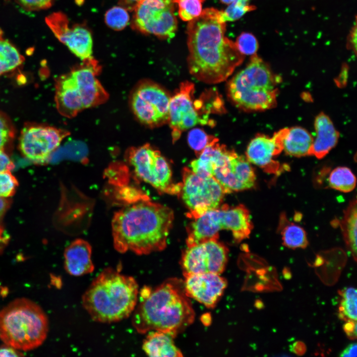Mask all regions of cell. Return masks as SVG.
<instances>
[{
    "instance_id": "6da1fadb",
    "label": "cell",
    "mask_w": 357,
    "mask_h": 357,
    "mask_svg": "<svg viewBox=\"0 0 357 357\" xmlns=\"http://www.w3.org/2000/svg\"><path fill=\"white\" fill-rule=\"evenodd\" d=\"M225 32L221 11L214 8L202 10L187 24V65L198 80L207 84L223 82L243 61V55Z\"/></svg>"
},
{
    "instance_id": "7a4b0ae2",
    "label": "cell",
    "mask_w": 357,
    "mask_h": 357,
    "mask_svg": "<svg viewBox=\"0 0 357 357\" xmlns=\"http://www.w3.org/2000/svg\"><path fill=\"white\" fill-rule=\"evenodd\" d=\"M174 215L169 207L150 198L127 205L112 220L114 246L120 253L146 255L164 249Z\"/></svg>"
},
{
    "instance_id": "3957f363",
    "label": "cell",
    "mask_w": 357,
    "mask_h": 357,
    "mask_svg": "<svg viewBox=\"0 0 357 357\" xmlns=\"http://www.w3.org/2000/svg\"><path fill=\"white\" fill-rule=\"evenodd\" d=\"M131 314L132 325L138 333L160 331L175 337L195 318L183 281L177 278L168 279L154 288L144 287Z\"/></svg>"
},
{
    "instance_id": "277c9868",
    "label": "cell",
    "mask_w": 357,
    "mask_h": 357,
    "mask_svg": "<svg viewBox=\"0 0 357 357\" xmlns=\"http://www.w3.org/2000/svg\"><path fill=\"white\" fill-rule=\"evenodd\" d=\"M139 292L134 278L108 268L93 280L85 292L82 305L93 320L116 322L131 315Z\"/></svg>"
},
{
    "instance_id": "5b68a950",
    "label": "cell",
    "mask_w": 357,
    "mask_h": 357,
    "mask_svg": "<svg viewBox=\"0 0 357 357\" xmlns=\"http://www.w3.org/2000/svg\"><path fill=\"white\" fill-rule=\"evenodd\" d=\"M56 80L55 102L60 114L72 118L105 102L108 94L97 77L100 67L92 57Z\"/></svg>"
},
{
    "instance_id": "8992f818",
    "label": "cell",
    "mask_w": 357,
    "mask_h": 357,
    "mask_svg": "<svg viewBox=\"0 0 357 357\" xmlns=\"http://www.w3.org/2000/svg\"><path fill=\"white\" fill-rule=\"evenodd\" d=\"M48 326L42 308L27 298L16 299L0 310V339L17 350L39 347L47 337Z\"/></svg>"
},
{
    "instance_id": "52a82bcc",
    "label": "cell",
    "mask_w": 357,
    "mask_h": 357,
    "mask_svg": "<svg viewBox=\"0 0 357 357\" xmlns=\"http://www.w3.org/2000/svg\"><path fill=\"white\" fill-rule=\"evenodd\" d=\"M276 79L268 65L256 54L229 82L228 95L238 107L262 111L276 104Z\"/></svg>"
},
{
    "instance_id": "ba28073f",
    "label": "cell",
    "mask_w": 357,
    "mask_h": 357,
    "mask_svg": "<svg viewBox=\"0 0 357 357\" xmlns=\"http://www.w3.org/2000/svg\"><path fill=\"white\" fill-rule=\"evenodd\" d=\"M253 228L250 212L245 206L224 204L193 219L186 228V245L218 238L222 230L231 231L235 241L239 242L249 238Z\"/></svg>"
},
{
    "instance_id": "9c48e42d",
    "label": "cell",
    "mask_w": 357,
    "mask_h": 357,
    "mask_svg": "<svg viewBox=\"0 0 357 357\" xmlns=\"http://www.w3.org/2000/svg\"><path fill=\"white\" fill-rule=\"evenodd\" d=\"M126 160L139 179L160 192L179 194L181 183L173 181L169 163L160 151L150 144L130 148L127 152Z\"/></svg>"
},
{
    "instance_id": "30bf717a",
    "label": "cell",
    "mask_w": 357,
    "mask_h": 357,
    "mask_svg": "<svg viewBox=\"0 0 357 357\" xmlns=\"http://www.w3.org/2000/svg\"><path fill=\"white\" fill-rule=\"evenodd\" d=\"M179 194L189 210L186 216L192 219L221 205L226 192L212 177H202L184 168Z\"/></svg>"
},
{
    "instance_id": "8fae6325",
    "label": "cell",
    "mask_w": 357,
    "mask_h": 357,
    "mask_svg": "<svg viewBox=\"0 0 357 357\" xmlns=\"http://www.w3.org/2000/svg\"><path fill=\"white\" fill-rule=\"evenodd\" d=\"M173 0H140L134 6L132 25L144 34L171 38L177 29Z\"/></svg>"
},
{
    "instance_id": "7c38bea8",
    "label": "cell",
    "mask_w": 357,
    "mask_h": 357,
    "mask_svg": "<svg viewBox=\"0 0 357 357\" xmlns=\"http://www.w3.org/2000/svg\"><path fill=\"white\" fill-rule=\"evenodd\" d=\"M194 89L193 83L185 81L171 97L168 122L174 142L179 138L183 131L197 124L214 125V121L204 114L199 99H194Z\"/></svg>"
},
{
    "instance_id": "4fadbf2b",
    "label": "cell",
    "mask_w": 357,
    "mask_h": 357,
    "mask_svg": "<svg viewBox=\"0 0 357 357\" xmlns=\"http://www.w3.org/2000/svg\"><path fill=\"white\" fill-rule=\"evenodd\" d=\"M171 97L162 87L149 81L139 83L130 100L132 110L139 120L149 127H157L169 121Z\"/></svg>"
},
{
    "instance_id": "5bb4252c",
    "label": "cell",
    "mask_w": 357,
    "mask_h": 357,
    "mask_svg": "<svg viewBox=\"0 0 357 357\" xmlns=\"http://www.w3.org/2000/svg\"><path fill=\"white\" fill-rule=\"evenodd\" d=\"M68 135L63 129L48 125L26 123L19 138V148L23 156L36 164H44Z\"/></svg>"
},
{
    "instance_id": "9a60e30c",
    "label": "cell",
    "mask_w": 357,
    "mask_h": 357,
    "mask_svg": "<svg viewBox=\"0 0 357 357\" xmlns=\"http://www.w3.org/2000/svg\"><path fill=\"white\" fill-rule=\"evenodd\" d=\"M229 249L218 238H211L187 246L180 264L183 275L199 273L220 274L228 260Z\"/></svg>"
},
{
    "instance_id": "2e32d148",
    "label": "cell",
    "mask_w": 357,
    "mask_h": 357,
    "mask_svg": "<svg viewBox=\"0 0 357 357\" xmlns=\"http://www.w3.org/2000/svg\"><path fill=\"white\" fill-rule=\"evenodd\" d=\"M212 177L222 186L226 193L250 189L255 186L256 180L251 163L246 157L234 150H231L216 166Z\"/></svg>"
},
{
    "instance_id": "e0dca14e",
    "label": "cell",
    "mask_w": 357,
    "mask_h": 357,
    "mask_svg": "<svg viewBox=\"0 0 357 357\" xmlns=\"http://www.w3.org/2000/svg\"><path fill=\"white\" fill-rule=\"evenodd\" d=\"M46 22L55 36L75 56L83 60L92 57L93 40L87 28L79 24L69 26L66 16L60 12L47 16Z\"/></svg>"
},
{
    "instance_id": "ac0fdd59",
    "label": "cell",
    "mask_w": 357,
    "mask_h": 357,
    "mask_svg": "<svg viewBox=\"0 0 357 357\" xmlns=\"http://www.w3.org/2000/svg\"><path fill=\"white\" fill-rule=\"evenodd\" d=\"M287 130L288 128H283L271 137L262 134L256 136L247 146V160L267 173L277 175L281 166L274 158L283 151V140Z\"/></svg>"
},
{
    "instance_id": "d6986e66",
    "label": "cell",
    "mask_w": 357,
    "mask_h": 357,
    "mask_svg": "<svg viewBox=\"0 0 357 357\" xmlns=\"http://www.w3.org/2000/svg\"><path fill=\"white\" fill-rule=\"evenodd\" d=\"M183 286L186 295L208 308H214L227 286L220 274L199 273L183 275Z\"/></svg>"
},
{
    "instance_id": "ffe728a7",
    "label": "cell",
    "mask_w": 357,
    "mask_h": 357,
    "mask_svg": "<svg viewBox=\"0 0 357 357\" xmlns=\"http://www.w3.org/2000/svg\"><path fill=\"white\" fill-rule=\"evenodd\" d=\"M91 256L92 247L88 242L80 238L74 240L64 250L65 270L74 276L92 273L94 270V265Z\"/></svg>"
},
{
    "instance_id": "44dd1931",
    "label": "cell",
    "mask_w": 357,
    "mask_h": 357,
    "mask_svg": "<svg viewBox=\"0 0 357 357\" xmlns=\"http://www.w3.org/2000/svg\"><path fill=\"white\" fill-rule=\"evenodd\" d=\"M316 133L313 139L310 155L322 159L336 145L339 134L329 118L323 113L319 114L314 121Z\"/></svg>"
},
{
    "instance_id": "7402d4cb",
    "label": "cell",
    "mask_w": 357,
    "mask_h": 357,
    "mask_svg": "<svg viewBox=\"0 0 357 357\" xmlns=\"http://www.w3.org/2000/svg\"><path fill=\"white\" fill-rule=\"evenodd\" d=\"M175 337L171 333L163 331L149 332L143 342L142 349L150 357H182V352L175 344Z\"/></svg>"
},
{
    "instance_id": "603a6c76",
    "label": "cell",
    "mask_w": 357,
    "mask_h": 357,
    "mask_svg": "<svg viewBox=\"0 0 357 357\" xmlns=\"http://www.w3.org/2000/svg\"><path fill=\"white\" fill-rule=\"evenodd\" d=\"M313 139L304 128H288L283 140V151L290 156L300 157L310 155Z\"/></svg>"
},
{
    "instance_id": "cb8c5ba5",
    "label": "cell",
    "mask_w": 357,
    "mask_h": 357,
    "mask_svg": "<svg viewBox=\"0 0 357 357\" xmlns=\"http://www.w3.org/2000/svg\"><path fill=\"white\" fill-rule=\"evenodd\" d=\"M277 231L283 244L289 248H305L308 244L307 235L303 228L289 221L285 213L279 217Z\"/></svg>"
},
{
    "instance_id": "d4e9b609",
    "label": "cell",
    "mask_w": 357,
    "mask_h": 357,
    "mask_svg": "<svg viewBox=\"0 0 357 357\" xmlns=\"http://www.w3.org/2000/svg\"><path fill=\"white\" fill-rule=\"evenodd\" d=\"M355 198L344 212L340 226L346 246L355 261L357 260V205Z\"/></svg>"
},
{
    "instance_id": "484cf974",
    "label": "cell",
    "mask_w": 357,
    "mask_h": 357,
    "mask_svg": "<svg viewBox=\"0 0 357 357\" xmlns=\"http://www.w3.org/2000/svg\"><path fill=\"white\" fill-rule=\"evenodd\" d=\"M24 60V57L9 41L0 34V78L15 71Z\"/></svg>"
},
{
    "instance_id": "4316f807",
    "label": "cell",
    "mask_w": 357,
    "mask_h": 357,
    "mask_svg": "<svg viewBox=\"0 0 357 357\" xmlns=\"http://www.w3.org/2000/svg\"><path fill=\"white\" fill-rule=\"evenodd\" d=\"M329 186L343 192L352 191L356 184V178L352 171L346 167H338L330 173L328 179Z\"/></svg>"
},
{
    "instance_id": "83f0119b",
    "label": "cell",
    "mask_w": 357,
    "mask_h": 357,
    "mask_svg": "<svg viewBox=\"0 0 357 357\" xmlns=\"http://www.w3.org/2000/svg\"><path fill=\"white\" fill-rule=\"evenodd\" d=\"M341 296L339 317L345 321H357V293L354 287L345 288L339 292Z\"/></svg>"
},
{
    "instance_id": "f1b7e54d",
    "label": "cell",
    "mask_w": 357,
    "mask_h": 357,
    "mask_svg": "<svg viewBox=\"0 0 357 357\" xmlns=\"http://www.w3.org/2000/svg\"><path fill=\"white\" fill-rule=\"evenodd\" d=\"M15 135V129L11 119L0 111V151L7 153L11 148Z\"/></svg>"
},
{
    "instance_id": "f546056e",
    "label": "cell",
    "mask_w": 357,
    "mask_h": 357,
    "mask_svg": "<svg viewBox=\"0 0 357 357\" xmlns=\"http://www.w3.org/2000/svg\"><path fill=\"white\" fill-rule=\"evenodd\" d=\"M105 21L109 27L119 31L126 26L129 21V16L126 8L115 6L107 11Z\"/></svg>"
},
{
    "instance_id": "4dcf8cb0",
    "label": "cell",
    "mask_w": 357,
    "mask_h": 357,
    "mask_svg": "<svg viewBox=\"0 0 357 357\" xmlns=\"http://www.w3.org/2000/svg\"><path fill=\"white\" fill-rule=\"evenodd\" d=\"M178 6V15L183 21H190L202 12L204 0H173Z\"/></svg>"
},
{
    "instance_id": "1f68e13d",
    "label": "cell",
    "mask_w": 357,
    "mask_h": 357,
    "mask_svg": "<svg viewBox=\"0 0 357 357\" xmlns=\"http://www.w3.org/2000/svg\"><path fill=\"white\" fill-rule=\"evenodd\" d=\"M216 139L213 136L208 135L203 130L198 128L191 129L187 135L188 143L197 156Z\"/></svg>"
},
{
    "instance_id": "d6a6232c",
    "label": "cell",
    "mask_w": 357,
    "mask_h": 357,
    "mask_svg": "<svg viewBox=\"0 0 357 357\" xmlns=\"http://www.w3.org/2000/svg\"><path fill=\"white\" fill-rule=\"evenodd\" d=\"M230 4L225 11H221V18L224 22L237 20L246 12L255 9L254 6L244 4L238 0Z\"/></svg>"
},
{
    "instance_id": "836d02e7",
    "label": "cell",
    "mask_w": 357,
    "mask_h": 357,
    "mask_svg": "<svg viewBox=\"0 0 357 357\" xmlns=\"http://www.w3.org/2000/svg\"><path fill=\"white\" fill-rule=\"evenodd\" d=\"M238 51L243 56L256 55L258 43L255 37L250 33L243 32L237 39L235 43Z\"/></svg>"
},
{
    "instance_id": "e575fe53",
    "label": "cell",
    "mask_w": 357,
    "mask_h": 357,
    "mask_svg": "<svg viewBox=\"0 0 357 357\" xmlns=\"http://www.w3.org/2000/svg\"><path fill=\"white\" fill-rule=\"evenodd\" d=\"M18 185V181L10 171L0 172V197L9 198L12 196Z\"/></svg>"
},
{
    "instance_id": "d590c367",
    "label": "cell",
    "mask_w": 357,
    "mask_h": 357,
    "mask_svg": "<svg viewBox=\"0 0 357 357\" xmlns=\"http://www.w3.org/2000/svg\"><path fill=\"white\" fill-rule=\"evenodd\" d=\"M24 8L30 10L46 9L50 7L53 0H16Z\"/></svg>"
},
{
    "instance_id": "8d00e7d4",
    "label": "cell",
    "mask_w": 357,
    "mask_h": 357,
    "mask_svg": "<svg viewBox=\"0 0 357 357\" xmlns=\"http://www.w3.org/2000/svg\"><path fill=\"white\" fill-rule=\"evenodd\" d=\"M14 168V165L7 153L0 151V172L11 171Z\"/></svg>"
},
{
    "instance_id": "74e56055",
    "label": "cell",
    "mask_w": 357,
    "mask_h": 357,
    "mask_svg": "<svg viewBox=\"0 0 357 357\" xmlns=\"http://www.w3.org/2000/svg\"><path fill=\"white\" fill-rule=\"evenodd\" d=\"M343 329L351 340H355L357 338V321L349 320L343 326Z\"/></svg>"
},
{
    "instance_id": "f35d334b",
    "label": "cell",
    "mask_w": 357,
    "mask_h": 357,
    "mask_svg": "<svg viewBox=\"0 0 357 357\" xmlns=\"http://www.w3.org/2000/svg\"><path fill=\"white\" fill-rule=\"evenodd\" d=\"M23 355L17 349L5 344L0 347V357H21Z\"/></svg>"
},
{
    "instance_id": "ab89813d",
    "label": "cell",
    "mask_w": 357,
    "mask_h": 357,
    "mask_svg": "<svg viewBox=\"0 0 357 357\" xmlns=\"http://www.w3.org/2000/svg\"><path fill=\"white\" fill-rule=\"evenodd\" d=\"M348 45L350 49H352L355 52L357 51V25L355 23L354 26L350 31Z\"/></svg>"
},
{
    "instance_id": "60d3db41",
    "label": "cell",
    "mask_w": 357,
    "mask_h": 357,
    "mask_svg": "<svg viewBox=\"0 0 357 357\" xmlns=\"http://www.w3.org/2000/svg\"><path fill=\"white\" fill-rule=\"evenodd\" d=\"M357 345L356 343L349 344L340 354V357H355L357 356Z\"/></svg>"
},
{
    "instance_id": "b9f144b4",
    "label": "cell",
    "mask_w": 357,
    "mask_h": 357,
    "mask_svg": "<svg viewBox=\"0 0 357 357\" xmlns=\"http://www.w3.org/2000/svg\"><path fill=\"white\" fill-rule=\"evenodd\" d=\"M9 198L0 197V223L4 215L9 208L11 201Z\"/></svg>"
},
{
    "instance_id": "7bdbcfd3",
    "label": "cell",
    "mask_w": 357,
    "mask_h": 357,
    "mask_svg": "<svg viewBox=\"0 0 357 357\" xmlns=\"http://www.w3.org/2000/svg\"><path fill=\"white\" fill-rule=\"evenodd\" d=\"M291 350L295 354L298 355H303L306 350L305 345L301 342H297L293 344Z\"/></svg>"
},
{
    "instance_id": "ee69618b",
    "label": "cell",
    "mask_w": 357,
    "mask_h": 357,
    "mask_svg": "<svg viewBox=\"0 0 357 357\" xmlns=\"http://www.w3.org/2000/svg\"><path fill=\"white\" fill-rule=\"evenodd\" d=\"M128 8L132 9L135 5L140 0H121Z\"/></svg>"
},
{
    "instance_id": "f6af8a7d",
    "label": "cell",
    "mask_w": 357,
    "mask_h": 357,
    "mask_svg": "<svg viewBox=\"0 0 357 357\" xmlns=\"http://www.w3.org/2000/svg\"><path fill=\"white\" fill-rule=\"evenodd\" d=\"M8 237L0 238V254L2 252L8 241Z\"/></svg>"
},
{
    "instance_id": "bcb514c9",
    "label": "cell",
    "mask_w": 357,
    "mask_h": 357,
    "mask_svg": "<svg viewBox=\"0 0 357 357\" xmlns=\"http://www.w3.org/2000/svg\"><path fill=\"white\" fill-rule=\"evenodd\" d=\"M7 237H8V236H7L6 234H4V229L1 224L0 223V238Z\"/></svg>"
},
{
    "instance_id": "7dc6e473",
    "label": "cell",
    "mask_w": 357,
    "mask_h": 357,
    "mask_svg": "<svg viewBox=\"0 0 357 357\" xmlns=\"http://www.w3.org/2000/svg\"><path fill=\"white\" fill-rule=\"evenodd\" d=\"M221 2L225 4H230L236 0H220Z\"/></svg>"
},
{
    "instance_id": "c3c4849f",
    "label": "cell",
    "mask_w": 357,
    "mask_h": 357,
    "mask_svg": "<svg viewBox=\"0 0 357 357\" xmlns=\"http://www.w3.org/2000/svg\"><path fill=\"white\" fill-rule=\"evenodd\" d=\"M290 274H290V272H289L287 269H286V268L285 272L284 273V275H285V277H286V278H289V277H290Z\"/></svg>"
}]
</instances>
